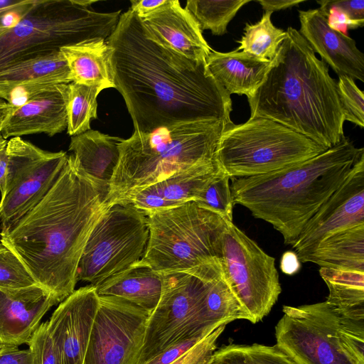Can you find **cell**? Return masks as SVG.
I'll return each mask as SVG.
<instances>
[{"label": "cell", "mask_w": 364, "mask_h": 364, "mask_svg": "<svg viewBox=\"0 0 364 364\" xmlns=\"http://www.w3.org/2000/svg\"><path fill=\"white\" fill-rule=\"evenodd\" d=\"M114 88L123 97L134 131L151 132L183 122H232L230 95L205 60L189 59L146 37L130 9L106 39Z\"/></svg>", "instance_id": "cell-1"}, {"label": "cell", "mask_w": 364, "mask_h": 364, "mask_svg": "<svg viewBox=\"0 0 364 364\" xmlns=\"http://www.w3.org/2000/svg\"><path fill=\"white\" fill-rule=\"evenodd\" d=\"M107 208L70 155L51 190L14 226L1 230V242L60 303L75 291L83 249Z\"/></svg>", "instance_id": "cell-2"}, {"label": "cell", "mask_w": 364, "mask_h": 364, "mask_svg": "<svg viewBox=\"0 0 364 364\" xmlns=\"http://www.w3.org/2000/svg\"><path fill=\"white\" fill-rule=\"evenodd\" d=\"M247 100L250 117L275 121L326 149L345 138L337 82L328 65L292 27Z\"/></svg>", "instance_id": "cell-3"}, {"label": "cell", "mask_w": 364, "mask_h": 364, "mask_svg": "<svg viewBox=\"0 0 364 364\" xmlns=\"http://www.w3.org/2000/svg\"><path fill=\"white\" fill-rule=\"evenodd\" d=\"M364 154L348 138L304 161L269 173L233 178L234 204L269 223L293 245L310 218Z\"/></svg>", "instance_id": "cell-4"}, {"label": "cell", "mask_w": 364, "mask_h": 364, "mask_svg": "<svg viewBox=\"0 0 364 364\" xmlns=\"http://www.w3.org/2000/svg\"><path fill=\"white\" fill-rule=\"evenodd\" d=\"M232 122L197 121L151 132L134 131L119 145V161L105 200L107 206L122 203L177 172L215 161L220 138Z\"/></svg>", "instance_id": "cell-5"}, {"label": "cell", "mask_w": 364, "mask_h": 364, "mask_svg": "<svg viewBox=\"0 0 364 364\" xmlns=\"http://www.w3.org/2000/svg\"><path fill=\"white\" fill-rule=\"evenodd\" d=\"M146 215L149 236L141 263L161 273H186L203 279L218 272L228 220L194 201Z\"/></svg>", "instance_id": "cell-6"}, {"label": "cell", "mask_w": 364, "mask_h": 364, "mask_svg": "<svg viewBox=\"0 0 364 364\" xmlns=\"http://www.w3.org/2000/svg\"><path fill=\"white\" fill-rule=\"evenodd\" d=\"M95 1L33 0L18 23L0 35V70L85 41L107 39L121 11L100 13Z\"/></svg>", "instance_id": "cell-7"}, {"label": "cell", "mask_w": 364, "mask_h": 364, "mask_svg": "<svg viewBox=\"0 0 364 364\" xmlns=\"http://www.w3.org/2000/svg\"><path fill=\"white\" fill-rule=\"evenodd\" d=\"M326 148L275 121L250 117L228 124L215 152L220 168L230 178L269 173L313 158Z\"/></svg>", "instance_id": "cell-8"}, {"label": "cell", "mask_w": 364, "mask_h": 364, "mask_svg": "<svg viewBox=\"0 0 364 364\" xmlns=\"http://www.w3.org/2000/svg\"><path fill=\"white\" fill-rule=\"evenodd\" d=\"M149 236L146 213L132 203L107 207L83 249L77 279L97 286L144 256Z\"/></svg>", "instance_id": "cell-9"}, {"label": "cell", "mask_w": 364, "mask_h": 364, "mask_svg": "<svg viewBox=\"0 0 364 364\" xmlns=\"http://www.w3.org/2000/svg\"><path fill=\"white\" fill-rule=\"evenodd\" d=\"M276 346L296 364H359L346 343L338 314L326 302L284 306Z\"/></svg>", "instance_id": "cell-10"}, {"label": "cell", "mask_w": 364, "mask_h": 364, "mask_svg": "<svg viewBox=\"0 0 364 364\" xmlns=\"http://www.w3.org/2000/svg\"><path fill=\"white\" fill-rule=\"evenodd\" d=\"M219 261L249 321H262L282 292L275 259L229 221L222 235Z\"/></svg>", "instance_id": "cell-11"}, {"label": "cell", "mask_w": 364, "mask_h": 364, "mask_svg": "<svg viewBox=\"0 0 364 364\" xmlns=\"http://www.w3.org/2000/svg\"><path fill=\"white\" fill-rule=\"evenodd\" d=\"M5 190L0 200L1 230L14 226L48 193L64 168L63 151L41 149L21 137L8 141Z\"/></svg>", "instance_id": "cell-12"}, {"label": "cell", "mask_w": 364, "mask_h": 364, "mask_svg": "<svg viewBox=\"0 0 364 364\" xmlns=\"http://www.w3.org/2000/svg\"><path fill=\"white\" fill-rule=\"evenodd\" d=\"M149 315L123 299L99 296L83 364H138Z\"/></svg>", "instance_id": "cell-13"}, {"label": "cell", "mask_w": 364, "mask_h": 364, "mask_svg": "<svg viewBox=\"0 0 364 364\" xmlns=\"http://www.w3.org/2000/svg\"><path fill=\"white\" fill-rule=\"evenodd\" d=\"M211 278L164 273L161 295L149 316L138 364L150 360L179 338L196 314Z\"/></svg>", "instance_id": "cell-14"}, {"label": "cell", "mask_w": 364, "mask_h": 364, "mask_svg": "<svg viewBox=\"0 0 364 364\" xmlns=\"http://www.w3.org/2000/svg\"><path fill=\"white\" fill-rule=\"evenodd\" d=\"M364 223V154L321 205L292 245L298 259L328 235Z\"/></svg>", "instance_id": "cell-15"}, {"label": "cell", "mask_w": 364, "mask_h": 364, "mask_svg": "<svg viewBox=\"0 0 364 364\" xmlns=\"http://www.w3.org/2000/svg\"><path fill=\"white\" fill-rule=\"evenodd\" d=\"M98 306L95 286L81 287L60 302L48 321L61 364H83Z\"/></svg>", "instance_id": "cell-16"}, {"label": "cell", "mask_w": 364, "mask_h": 364, "mask_svg": "<svg viewBox=\"0 0 364 364\" xmlns=\"http://www.w3.org/2000/svg\"><path fill=\"white\" fill-rule=\"evenodd\" d=\"M139 18L146 38L189 59L205 60L212 50L196 19L178 0H166Z\"/></svg>", "instance_id": "cell-17"}, {"label": "cell", "mask_w": 364, "mask_h": 364, "mask_svg": "<svg viewBox=\"0 0 364 364\" xmlns=\"http://www.w3.org/2000/svg\"><path fill=\"white\" fill-rule=\"evenodd\" d=\"M70 82L67 62L57 50L0 70V99L16 108L53 85Z\"/></svg>", "instance_id": "cell-18"}, {"label": "cell", "mask_w": 364, "mask_h": 364, "mask_svg": "<svg viewBox=\"0 0 364 364\" xmlns=\"http://www.w3.org/2000/svg\"><path fill=\"white\" fill-rule=\"evenodd\" d=\"M299 33L339 75L364 82V55L348 35L331 28L318 9L299 11Z\"/></svg>", "instance_id": "cell-19"}, {"label": "cell", "mask_w": 364, "mask_h": 364, "mask_svg": "<svg viewBox=\"0 0 364 364\" xmlns=\"http://www.w3.org/2000/svg\"><path fill=\"white\" fill-rule=\"evenodd\" d=\"M58 303L38 284L0 289V341L18 347L27 343L43 316Z\"/></svg>", "instance_id": "cell-20"}, {"label": "cell", "mask_w": 364, "mask_h": 364, "mask_svg": "<svg viewBox=\"0 0 364 364\" xmlns=\"http://www.w3.org/2000/svg\"><path fill=\"white\" fill-rule=\"evenodd\" d=\"M68 84H58L16 107L1 133L5 139L43 133L49 136L67 129Z\"/></svg>", "instance_id": "cell-21"}, {"label": "cell", "mask_w": 364, "mask_h": 364, "mask_svg": "<svg viewBox=\"0 0 364 364\" xmlns=\"http://www.w3.org/2000/svg\"><path fill=\"white\" fill-rule=\"evenodd\" d=\"M221 171L216 161L198 164L144 188L122 203H132L147 213L195 201Z\"/></svg>", "instance_id": "cell-22"}, {"label": "cell", "mask_w": 364, "mask_h": 364, "mask_svg": "<svg viewBox=\"0 0 364 364\" xmlns=\"http://www.w3.org/2000/svg\"><path fill=\"white\" fill-rule=\"evenodd\" d=\"M123 139L91 129L71 136L69 150L73 153L76 165L96 186L105 202L119 161V145Z\"/></svg>", "instance_id": "cell-23"}, {"label": "cell", "mask_w": 364, "mask_h": 364, "mask_svg": "<svg viewBox=\"0 0 364 364\" xmlns=\"http://www.w3.org/2000/svg\"><path fill=\"white\" fill-rule=\"evenodd\" d=\"M249 316L237 299L223 270L208 282L203 299L191 322L176 340L206 336L220 326Z\"/></svg>", "instance_id": "cell-24"}, {"label": "cell", "mask_w": 364, "mask_h": 364, "mask_svg": "<svg viewBox=\"0 0 364 364\" xmlns=\"http://www.w3.org/2000/svg\"><path fill=\"white\" fill-rule=\"evenodd\" d=\"M270 62L238 50L220 53L212 50L205 59L208 71L230 95H245L247 98L263 80Z\"/></svg>", "instance_id": "cell-25"}, {"label": "cell", "mask_w": 364, "mask_h": 364, "mask_svg": "<svg viewBox=\"0 0 364 364\" xmlns=\"http://www.w3.org/2000/svg\"><path fill=\"white\" fill-rule=\"evenodd\" d=\"M163 282L164 273L139 260L95 287L98 296L123 299L151 314L159 301Z\"/></svg>", "instance_id": "cell-26"}, {"label": "cell", "mask_w": 364, "mask_h": 364, "mask_svg": "<svg viewBox=\"0 0 364 364\" xmlns=\"http://www.w3.org/2000/svg\"><path fill=\"white\" fill-rule=\"evenodd\" d=\"M60 51L67 62L71 82L101 90L114 88L110 49L106 39L85 41L63 47Z\"/></svg>", "instance_id": "cell-27"}, {"label": "cell", "mask_w": 364, "mask_h": 364, "mask_svg": "<svg viewBox=\"0 0 364 364\" xmlns=\"http://www.w3.org/2000/svg\"><path fill=\"white\" fill-rule=\"evenodd\" d=\"M299 260L320 267L364 272V223L328 235Z\"/></svg>", "instance_id": "cell-28"}, {"label": "cell", "mask_w": 364, "mask_h": 364, "mask_svg": "<svg viewBox=\"0 0 364 364\" xmlns=\"http://www.w3.org/2000/svg\"><path fill=\"white\" fill-rule=\"evenodd\" d=\"M328 295L326 302L339 316L364 321V272L320 267Z\"/></svg>", "instance_id": "cell-29"}, {"label": "cell", "mask_w": 364, "mask_h": 364, "mask_svg": "<svg viewBox=\"0 0 364 364\" xmlns=\"http://www.w3.org/2000/svg\"><path fill=\"white\" fill-rule=\"evenodd\" d=\"M271 16L272 13L264 12L256 23H246L237 50H242L266 62L274 58L286 37V31L272 23Z\"/></svg>", "instance_id": "cell-30"}, {"label": "cell", "mask_w": 364, "mask_h": 364, "mask_svg": "<svg viewBox=\"0 0 364 364\" xmlns=\"http://www.w3.org/2000/svg\"><path fill=\"white\" fill-rule=\"evenodd\" d=\"M250 0H188L185 9L198 23L200 30H210L213 35L227 32L230 21Z\"/></svg>", "instance_id": "cell-31"}, {"label": "cell", "mask_w": 364, "mask_h": 364, "mask_svg": "<svg viewBox=\"0 0 364 364\" xmlns=\"http://www.w3.org/2000/svg\"><path fill=\"white\" fill-rule=\"evenodd\" d=\"M210 364H296L276 345L229 344L216 350Z\"/></svg>", "instance_id": "cell-32"}, {"label": "cell", "mask_w": 364, "mask_h": 364, "mask_svg": "<svg viewBox=\"0 0 364 364\" xmlns=\"http://www.w3.org/2000/svg\"><path fill=\"white\" fill-rule=\"evenodd\" d=\"M102 90L71 82L68 84L67 132L75 136L90 129V121L97 119V97Z\"/></svg>", "instance_id": "cell-33"}, {"label": "cell", "mask_w": 364, "mask_h": 364, "mask_svg": "<svg viewBox=\"0 0 364 364\" xmlns=\"http://www.w3.org/2000/svg\"><path fill=\"white\" fill-rule=\"evenodd\" d=\"M230 178L221 171L194 201L199 206L232 222L234 202L229 183Z\"/></svg>", "instance_id": "cell-34"}, {"label": "cell", "mask_w": 364, "mask_h": 364, "mask_svg": "<svg viewBox=\"0 0 364 364\" xmlns=\"http://www.w3.org/2000/svg\"><path fill=\"white\" fill-rule=\"evenodd\" d=\"M36 284L21 259L0 242V289H14Z\"/></svg>", "instance_id": "cell-35"}, {"label": "cell", "mask_w": 364, "mask_h": 364, "mask_svg": "<svg viewBox=\"0 0 364 364\" xmlns=\"http://www.w3.org/2000/svg\"><path fill=\"white\" fill-rule=\"evenodd\" d=\"M337 90L343 112L344 120L364 127V95L355 80L346 75H339Z\"/></svg>", "instance_id": "cell-36"}, {"label": "cell", "mask_w": 364, "mask_h": 364, "mask_svg": "<svg viewBox=\"0 0 364 364\" xmlns=\"http://www.w3.org/2000/svg\"><path fill=\"white\" fill-rule=\"evenodd\" d=\"M26 344L29 364H61L58 350L48 329V321L40 323Z\"/></svg>", "instance_id": "cell-37"}, {"label": "cell", "mask_w": 364, "mask_h": 364, "mask_svg": "<svg viewBox=\"0 0 364 364\" xmlns=\"http://www.w3.org/2000/svg\"><path fill=\"white\" fill-rule=\"evenodd\" d=\"M225 326L223 325L217 328L171 364H210L213 355L217 350V341Z\"/></svg>", "instance_id": "cell-38"}, {"label": "cell", "mask_w": 364, "mask_h": 364, "mask_svg": "<svg viewBox=\"0 0 364 364\" xmlns=\"http://www.w3.org/2000/svg\"><path fill=\"white\" fill-rule=\"evenodd\" d=\"M318 10L326 17L328 26L334 31L347 35L348 29L363 27L364 21H354L338 7L329 6L325 0L317 1Z\"/></svg>", "instance_id": "cell-39"}, {"label": "cell", "mask_w": 364, "mask_h": 364, "mask_svg": "<svg viewBox=\"0 0 364 364\" xmlns=\"http://www.w3.org/2000/svg\"><path fill=\"white\" fill-rule=\"evenodd\" d=\"M205 337L196 336L178 340L143 364H171L186 353Z\"/></svg>", "instance_id": "cell-40"}, {"label": "cell", "mask_w": 364, "mask_h": 364, "mask_svg": "<svg viewBox=\"0 0 364 364\" xmlns=\"http://www.w3.org/2000/svg\"><path fill=\"white\" fill-rule=\"evenodd\" d=\"M0 364H29V350L0 341Z\"/></svg>", "instance_id": "cell-41"}, {"label": "cell", "mask_w": 364, "mask_h": 364, "mask_svg": "<svg viewBox=\"0 0 364 364\" xmlns=\"http://www.w3.org/2000/svg\"><path fill=\"white\" fill-rule=\"evenodd\" d=\"M325 2L339 8L354 21H364L363 0H325Z\"/></svg>", "instance_id": "cell-42"}, {"label": "cell", "mask_w": 364, "mask_h": 364, "mask_svg": "<svg viewBox=\"0 0 364 364\" xmlns=\"http://www.w3.org/2000/svg\"><path fill=\"white\" fill-rule=\"evenodd\" d=\"M166 0H132L130 9L139 17L144 16L163 5Z\"/></svg>", "instance_id": "cell-43"}, {"label": "cell", "mask_w": 364, "mask_h": 364, "mask_svg": "<svg viewBox=\"0 0 364 364\" xmlns=\"http://www.w3.org/2000/svg\"><path fill=\"white\" fill-rule=\"evenodd\" d=\"M8 141L0 132V192L3 195L5 190L9 157L7 154Z\"/></svg>", "instance_id": "cell-44"}, {"label": "cell", "mask_w": 364, "mask_h": 364, "mask_svg": "<svg viewBox=\"0 0 364 364\" xmlns=\"http://www.w3.org/2000/svg\"><path fill=\"white\" fill-rule=\"evenodd\" d=\"M303 0H259L264 12L273 13L277 11L289 9L304 2Z\"/></svg>", "instance_id": "cell-45"}, {"label": "cell", "mask_w": 364, "mask_h": 364, "mask_svg": "<svg viewBox=\"0 0 364 364\" xmlns=\"http://www.w3.org/2000/svg\"><path fill=\"white\" fill-rule=\"evenodd\" d=\"M281 269L286 274L291 275L298 272L300 268V262L294 252L287 251L282 257Z\"/></svg>", "instance_id": "cell-46"}, {"label": "cell", "mask_w": 364, "mask_h": 364, "mask_svg": "<svg viewBox=\"0 0 364 364\" xmlns=\"http://www.w3.org/2000/svg\"><path fill=\"white\" fill-rule=\"evenodd\" d=\"M16 107L0 99V132L15 111Z\"/></svg>", "instance_id": "cell-47"}, {"label": "cell", "mask_w": 364, "mask_h": 364, "mask_svg": "<svg viewBox=\"0 0 364 364\" xmlns=\"http://www.w3.org/2000/svg\"><path fill=\"white\" fill-rule=\"evenodd\" d=\"M18 1H3L0 2V35L5 32L7 29L4 24V18L6 14L12 9Z\"/></svg>", "instance_id": "cell-48"}]
</instances>
